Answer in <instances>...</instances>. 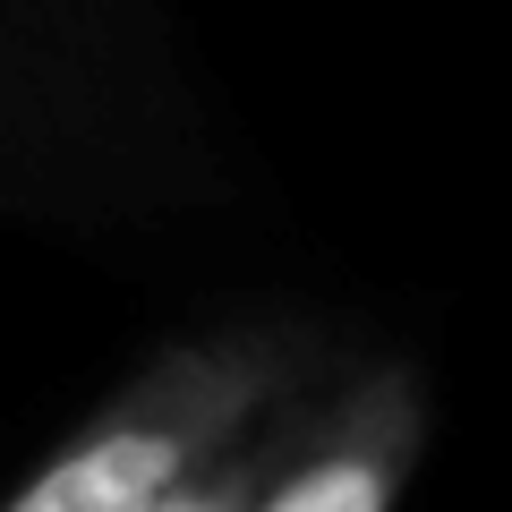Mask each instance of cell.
I'll use <instances>...</instances> for the list:
<instances>
[{"label": "cell", "mask_w": 512, "mask_h": 512, "mask_svg": "<svg viewBox=\"0 0 512 512\" xmlns=\"http://www.w3.org/2000/svg\"><path fill=\"white\" fill-rule=\"evenodd\" d=\"M316 367L325 333L299 316L180 333L9 487V512H180V495L231 461Z\"/></svg>", "instance_id": "cell-1"}, {"label": "cell", "mask_w": 512, "mask_h": 512, "mask_svg": "<svg viewBox=\"0 0 512 512\" xmlns=\"http://www.w3.org/2000/svg\"><path fill=\"white\" fill-rule=\"evenodd\" d=\"M436 436L427 376L402 359L316 367L231 461L180 495V512H393Z\"/></svg>", "instance_id": "cell-2"}]
</instances>
